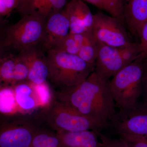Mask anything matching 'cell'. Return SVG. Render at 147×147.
Returning a JSON list of instances; mask_svg holds the SVG:
<instances>
[{
	"instance_id": "cell-16",
	"label": "cell",
	"mask_w": 147,
	"mask_h": 147,
	"mask_svg": "<svg viewBox=\"0 0 147 147\" xmlns=\"http://www.w3.org/2000/svg\"><path fill=\"white\" fill-rule=\"evenodd\" d=\"M13 88L17 105L24 111H30L41 105L35 86L28 81L17 83Z\"/></svg>"
},
{
	"instance_id": "cell-22",
	"label": "cell",
	"mask_w": 147,
	"mask_h": 147,
	"mask_svg": "<svg viewBox=\"0 0 147 147\" xmlns=\"http://www.w3.org/2000/svg\"><path fill=\"white\" fill-rule=\"evenodd\" d=\"M29 74V69L27 63L19 55H17L12 86L17 83L28 81Z\"/></svg>"
},
{
	"instance_id": "cell-14",
	"label": "cell",
	"mask_w": 147,
	"mask_h": 147,
	"mask_svg": "<svg viewBox=\"0 0 147 147\" xmlns=\"http://www.w3.org/2000/svg\"><path fill=\"white\" fill-rule=\"evenodd\" d=\"M69 0H20L16 9L21 17L35 16L45 19L52 13L62 10Z\"/></svg>"
},
{
	"instance_id": "cell-2",
	"label": "cell",
	"mask_w": 147,
	"mask_h": 147,
	"mask_svg": "<svg viewBox=\"0 0 147 147\" xmlns=\"http://www.w3.org/2000/svg\"><path fill=\"white\" fill-rule=\"evenodd\" d=\"M47 52L48 79L57 86L64 88L77 86L94 71V66L87 63L77 55L55 48Z\"/></svg>"
},
{
	"instance_id": "cell-28",
	"label": "cell",
	"mask_w": 147,
	"mask_h": 147,
	"mask_svg": "<svg viewBox=\"0 0 147 147\" xmlns=\"http://www.w3.org/2000/svg\"><path fill=\"white\" fill-rule=\"evenodd\" d=\"M144 75L143 78L142 95L144 98V101L147 102V59L144 62Z\"/></svg>"
},
{
	"instance_id": "cell-7",
	"label": "cell",
	"mask_w": 147,
	"mask_h": 147,
	"mask_svg": "<svg viewBox=\"0 0 147 147\" xmlns=\"http://www.w3.org/2000/svg\"><path fill=\"white\" fill-rule=\"evenodd\" d=\"M93 34L98 42L116 48L131 43L123 23L119 18L101 12L94 14Z\"/></svg>"
},
{
	"instance_id": "cell-23",
	"label": "cell",
	"mask_w": 147,
	"mask_h": 147,
	"mask_svg": "<svg viewBox=\"0 0 147 147\" xmlns=\"http://www.w3.org/2000/svg\"><path fill=\"white\" fill-rule=\"evenodd\" d=\"M118 48L123 59L127 65L138 58L139 55L138 42H131L126 46Z\"/></svg>"
},
{
	"instance_id": "cell-24",
	"label": "cell",
	"mask_w": 147,
	"mask_h": 147,
	"mask_svg": "<svg viewBox=\"0 0 147 147\" xmlns=\"http://www.w3.org/2000/svg\"><path fill=\"white\" fill-rule=\"evenodd\" d=\"M120 138L123 140L130 147H147V137L124 134H119Z\"/></svg>"
},
{
	"instance_id": "cell-18",
	"label": "cell",
	"mask_w": 147,
	"mask_h": 147,
	"mask_svg": "<svg viewBox=\"0 0 147 147\" xmlns=\"http://www.w3.org/2000/svg\"><path fill=\"white\" fill-rule=\"evenodd\" d=\"M30 147H63V145L56 131L38 128Z\"/></svg>"
},
{
	"instance_id": "cell-25",
	"label": "cell",
	"mask_w": 147,
	"mask_h": 147,
	"mask_svg": "<svg viewBox=\"0 0 147 147\" xmlns=\"http://www.w3.org/2000/svg\"><path fill=\"white\" fill-rule=\"evenodd\" d=\"M96 132L102 147H130L121 138L114 139L106 136L100 131Z\"/></svg>"
},
{
	"instance_id": "cell-6",
	"label": "cell",
	"mask_w": 147,
	"mask_h": 147,
	"mask_svg": "<svg viewBox=\"0 0 147 147\" xmlns=\"http://www.w3.org/2000/svg\"><path fill=\"white\" fill-rule=\"evenodd\" d=\"M108 126L118 134L147 137V102H138L129 108L119 109Z\"/></svg>"
},
{
	"instance_id": "cell-9",
	"label": "cell",
	"mask_w": 147,
	"mask_h": 147,
	"mask_svg": "<svg viewBox=\"0 0 147 147\" xmlns=\"http://www.w3.org/2000/svg\"><path fill=\"white\" fill-rule=\"evenodd\" d=\"M69 33V21L63 9L52 13L46 19L44 34L40 44L47 52Z\"/></svg>"
},
{
	"instance_id": "cell-27",
	"label": "cell",
	"mask_w": 147,
	"mask_h": 147,
	"mask_svg": "<svg viewBox=\"0 0 147 147\" xmlns=\"http://www.w3.org/2000/svg\"><path fill=\"white\" fill-rule=\"evenodd\" d=\"M139 38V55L137 59L144 61L147 59V22L142 28Z\"/></svg>"
},
{
	"instance_id": "cell-20",
	"label": "cell",
	"mask_w": 147,
	"mask_h": 147,
	"mask_svg": "<svg viewBox=\"0 0 147 147\" xmlns=\"http://www.w3.org/2000/svg\"><path fill=\"white\" fill-rule=\"evenodd\" d=\"M87 33L73 34L69 33L53 48L69 54L77 55L84 42Z\"/></svg>"
},
{
	"instance_id": "cell-10",
	"label": "cell",
	"mask_w": 147,
	"mask_h": 147,
	"mask_svg": "<svg viewBox=\"0 0 147 147\" xmlns=\"http://www.w3.org/2000/svg\"><path fill=\"white\" fill-rule=\"evenodd\" d=\"M70 25V34H84L92 30L94 14L83 0H70L64 8Z\"/></svg>"
},
{
	"instance_id": "cell-12",
	"label": "cell",
	"mask_w": 147,
	"mask_h": 147,
	"mask_svg": "<svg viewBox=\"0 0 147 147\" xmlns=\"http://www.w3.org/2000/svg\"><path fill=\"white\" fill-rule=\"evenodd\" d=\"M18 55L28 67V82L35 86L45 83L49 76L47 57L38 48L37 45L27 48Z\"/></svg>"
},
{
	"instance_id": "cell-21",
	"label": "cell",
	"mask_w": 147,
	"mask_h": 147,
	"mask_svg": "<svg viewBox=\"0 0 147 147\" xmlns=\"http://www.w3.org/2000/svg\"><path fill=\"white\" fill-rule=\"evenodd\" d=\"M105 11L110 15L119 18L123 23V0H83Z\"/></svg>"
},
{
	"instance_id": "cell-26",
	"label": "cell",
	"mask_w": 147,
	"mask_h": 147,
	"mask_svg": "<svg viewBox=\"0 0 147 147\" xmlns=\"http://www.w3.org/2000/svg\"><path fill=\"white\" fill-rule=\"evenodd\" d=\"M20 0H0V16H8L19 5Z\"/></svg>"
},
{
	"instance_id": "cell-13",
	"label": "cell",
	"mask_w": 147,
	"mask_h": 147,
	"mask_svg": "<svg viewBox=\"0 0 147 147\" xmlns=\"http://www.w3.org/2000/svg\"><path fill=\"white\" fill-rule=\"evenodd\" d=\"M123 17L129 31L139 38L147 22V0H123Z\"/></svg>"
},
{
	"instance_id": "cell-5",
	"label": "cell",
	"mask_w": 147,
	"mask_h": 147,
	"mask_svg": "<svg viewBox=\"0 0 147 147\" xmlns=\"http://www.w3.org/2000/svg\"><path fill=\"white\" fill-rule=\"evenodd\" d=\"M46 20L35 16H26L5 29L1 47L19 51L40 44L42 40Z\"/></svg>"
},
{
	"instance_id": "cell-8",
	"label": "cell",
	"mask_w": 147,
	"mask_h": 147,
	"mask_svg": "<svg viewBox=\"0 0 147 147\" xmlns=\"http://www.w3.org/2000/svg\"><path fill=\"white\" fill-rule=\"evenodd\" d=\"M38 128L25 119L3 122L0 127V147H30Z\"/></svg>"
},
{
	"instance_id": "cell-17",
	"label": "cell",
	"mask_w": 147,
	"mask_h": 147,
	"mask_svg": "<svg viewBox=\"0 0 147 147\" xmlns=\"http://www.w3.org/2000/svg\"><path fill=\"white\" fill-rule=\"evenodd\" d=\"M99 45L93 34L92 31L88 32L78 53V56L90 65L95 66L98 53Z\"/></svg>"
},
{
	"instance_id": "cell-19",
	"label": "cell",
	"mask_w": 147,
	"mask_h": 147,
	"mask_svg": "<svg viewBox=\"0 0 147 147\" xmlns=\"http://www.w3.org/2000/svg\"><path fill=\"white\" fill-rule=\"evenodd\" d=\"M17 55L9 54L0 60V82L1 87L12 86Z\"/></svg>"
},
{
	"instance_id": "cell-4",
	"label": "cell",
	"mask_w": 147,
	"mask_h": 147,
	"mask_svg": "<svg viewBox=\"0 0 147 147\" xmlns=\"http://www.w3.org/2000/svg\"><path fill=\"white\" fill-rule=\"evenodd\" d=\"M38 118L56 132L100 131L91 121L56 96L43 106Z\"/></svg>"
},
{
	"instance_id": "cell-3",
	"label": "cell",
	"mask_w": 147,
	"mask_h": 147,
	"mask_svg": "<svg viewBox=\"0 0 147 147\" xmlns=\"http://www.w3.org/2000/svg\"><path fill=\"white\" fill-rule=\"evenodd\" d=\"M144 62L137 59L124 67L110 80V90L119 109L129 108L139 102L143 90Z\"/></svg>"
},
{
	"instance_id": "cell-1",
	"label": "cell",
	"mask_w": 147,
	"mask_h": 147,
	"mask_svg": "<svg viewBox=\"0 0 147 147\" xmlns=\"http://www.w3.org/2000/svg\"><path fill=\"white\" fill-rule=\"evenodd\" d=\"M109 82L94 71L84 82L63 88L56 96L91 121L100 131L108 126L116 113Z\"/></svg>"
},
{
	"instance_id": "cell-15",
	"label": "cell",
	"mask_w": 147,
	"mask_h": 147,
	"mask_svg": "<svg viewBox=\"0 0 147 147\" xmlns=\"http://www.w3.org/2000/svg\"><path fill=\"white\" fill-rule=\"evenodd\" d=\"M57 132L63 147H102L97 132L93 130Z\"/></svg>"
},
{
	"instance_id": "cell-11",
	"label": "cell",
	"mask_w": 147,
	"mask_h": 147,
	"mask_svg": "<svg viewBox=\"0 0 147 147\" xmlns=\"http://www.w3.org/2000/svg\"><path fill=\"white\" fill-rule=\"evenodd\" d=\"M98 45L94 71L99 76L110 80L127 65L123 59L118 48L99 42Z\"/></svg>"
}]
</instances>
